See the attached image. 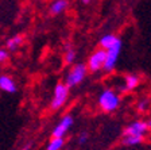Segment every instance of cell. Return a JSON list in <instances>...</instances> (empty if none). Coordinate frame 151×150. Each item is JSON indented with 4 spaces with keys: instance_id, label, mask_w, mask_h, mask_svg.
Masks as SVG:
<instances>
[{
    "instance_id": "obj_1",
    "label": "cell",
    "mask_w": 151,
    "mask_h": 150,
    "mask_svg": "<svg viewBox=\"0 0 151 150\" xmlns=\"http://www.w3.org/2000/svg\"><path fill=\"white\" fill-rule=\"evenodd\" d=\"M99 106L101 107L104 112H112V111L119 108L120 106L119 95L111 89H104L99 96Z\"/></svg>"
},
{
    "instance_id": "obj_2",
    "label": "cell",
    "mask_w": 151,
    "mask_h": 150,
    "mask_svg": "<svg viewBox=\"0 0 151 150\" xmlns=\"http://www.w3.org/2000/svg\"><path fill=\"white\" fill-rule=\"evenodd\" d=\"M120 50H122V41L119 38L116 39V42L109 46L108 49H105V61H104V65H103V69L107 70V72H111L115 69L116 66V62H117V58H119V54H120Z\"/></svg>"
},
{
    "instance_id": "obj_3",
    "label": "cell",
    "mask_w": 151,
    "mask_h": 150,
    "mask_svg": "<svg viewBox=\"0 0 151 150\" xmlns=\"http://www.w3.org/2000/svg\"><path fill=\"white\" fill-rule=\"evenodd\" d=\"M86 69L88 68L85 65H82V64H78V65L73 66L69 70L68 76H66L65 84L68 85V88L76 87V85H78L80 83H82V80H84L85 76H86Z\"/></svg>"
},
{
    "instance_id": "obj_4",
    "label": "cell",
    "mask_w": 151,
    "mask_h": 150,
    "mask_svg": "<svg viewBox=\"0 0 151 150\" xmlns=\"http://www.w3.org/2000/svg\"><path fill=\"white\" fill-rule=\"evenodd\" d=\"M68 95H69V88L66 84H57L54 88V95L53 100H51V108L58 109L66 103L68 100Z\"/></svg>"
},
{
    "instance_id": "obj_5",
    "label": "cell",
    "mask_w": 151,
    "mask_h": 150,
    "mask_svg": "<svg viewBox=\"0 0 151 150\" xmlns=\"http://www.w3.org/2000/svg\"><path fill=\"white\" fill-rule=\"evenodd\" d=\"M105 49H99L96 50L91 57H89V61H88V68L91 72H97L100 69H103V65H104V61H105Z\"/></svg>"
},
{
    "instance_id": "obj_6",
    "label": "cell",
    "mask_w": 151,
    "mask_h": 150,
    "mask_svg": "<svg viewBox=\"0 0 151 150\" xmlns=\"http://www.w3.org/2000/svg\"><path fill=\"white\" fill-rule=\"evenodd\" d=\"M148 126L147 122H142V120H136V122L131 123L129 126H127L126 130H124V135H143L147 133Z\"/></svg>"
},
{
    "instance_id": "obj_7",
    "label": "cell",
    "mask_w": 151,
    "mask_h": 150,
    "mask_svg": "<svg viewBox=\"0 0 151 150\" xmlns=\"http://www.w3.org/2000/svg\"><path fill=\"white\" fill-rule=\"evenodd\" d=\"M73 118L70 115H65L58 125L53 130V137H63L66 133L69 131V128L73 126Z\"/></svg>"
},
{
    "instance_id": "obj_8",
    "label": "cell",
    "mask_w": 151,
    "mask_h": 150,
    "mask_svg": "<svg viewBox=\"0 0 151 150\" xmlns=\"http://www.w3.org/2000/svg\"><path fill=\"white\" fill-rule=\"evenodd\" d=\"M0 91L7 92V93H15L16 92V84L12 78L7 75L0 76Z\"/></svg>"
},
{
    "instance_id": "obj_9",
    "label": "cell",
    "mask_w": 151,
    "mask_h": 150,
    "mask_svg": "<svg viewBox=\"0 0 151 150\" xmlns=\"http://www.w3.org/2000/svg\"><path fill=\"white\" fill-rule=\"evenodd\" d=\"M68 1L66 0H57V1H54L53 4H51L50 7V12L53 14V15H58V14L63 12L66 8H68Z\"/></svg>"
},
{
    "instance_id": "obj_10",
    "label": "cell",
    "mask_w": 151,
    "mask_h": 150,
    "mask_svg": "<svg viewBox=\"0 0 151 150\" xmlns=\"http://www.w3.org/2000/svg\"><path fill=\"white\" fill-rule=\"evenodd\" d=\"M23 37L22 35H15V37H12V38H9V39H7V42H6V46H7V49L8 50H16L20 45L23 43Z\"/></svg>"
},
{
    "instance_id": "obj_11",
    "label": "cell",
    "mask_w": 151,
    "mask_h": 150,
    "mask_svg": "<svg viewBox=\"0 0 151 150\" xmlns=\"http://www.w3.org/2000/svg\"><path fill=\"white\" fill-rule=\"evenodd\" d=\"M142 141H143V137L140 135H124V145L127 146H136V145H140Z\"/></svg>"
},
{
    "instance_id": "obj_12",
    "label": "cell",
    "mask_w": 151,
    "mask_h": 150,
    "mask_svg": "<svg viewBox=\"0 0 151 150\" xmlns=\"http://www.w3.org/2000/svg\"><path fill=\"white\" fill-rule=\"evenodd\" d=\"M63 143H65L63 137H53L50 143L47 145V150H60V149H62Z\"/></svg>"
},
{
    "instance_id": "obj_13",
    "label": "cell",
    "mask_w": 151,
    "mask_h": 150,
    "mask_svg": "<svg viewBox=\"0 0 151 150\" xmlns=\"http://www.w3.org/2000/svg\"><path fill=\"white\" fill-rule=\"evenodd\" d=\"M116 39L117 38L115 37V35H112V34L104 35V37L100 39V46L103 47V49H108V47L112 46V45L116 42Z\"/></svg>"
},
{
    "instance_id": "obj_14",
    "label": "cell",
    "mask_w": 151,
    "mask_h": 150,
    "mask_svg": "<svg viewBox=\"0 0 151 150\" xmlns=\"http://www.w3.org/2000/svg\"><path fill=\"white\" fill-rule=\"evenodd\" d=\"M138 84H139V78L136 77V76H134V75H129V76H127L126 77V88L127 89H135L136 87H138Z\"/></svg>"
},
{
    "instance_id": "obj_15",
    "label": "cell",
    "mask_w": 151,
    "mask_h": 150,
    "mask_svg": "<svg viewBox=\"0 0 151 150\" xmlns=\"http://www.w3.org/2000/svg\"><path fill=\"white\" fill-rule=\"evenodd\" d=\"M74 58H76V51L73 49H69L65 54V62L66 64H72L73 61H74Z\"/></svg>"
},
{
    "instance_id": "obj_16",
    "label": "cell",
    "mask_w": 151,
    "mask_h": 150,
    "mask_svg": "<svg viewBox=\"0 0 151 150\" xmlns=\"http://www.w3.org/2000/svg\"><path fill=\"white\" fill-rule=\"evenodd\" d=\"M8 59V51L6 49H0V64L6 62Z\"/></svg>"
},
{
    "instance_id": "obj_17",
    "label": "cell",
    "mask_w": 151,
    "mask_h": 150,
    "mask_svg": "<svg viewBox=\"0 0 151 150\" xmlns=\"http://www.w3.org/2000/svg\"><path fill=\"white\" fill-rule=\"evenodd\" d=\"M147 100H143V101H140V103L138 104V109L140 111V112H143V111H146V108H147Z\"/></svg>"
},
{
    "instance_id": "obj_18",
    "label": "cell",
    "mask_w": 151,
    "mask_h": 150,
    "mask_svg": "<svg viewBox=\"0 0 151 150\" xmlns=\"http://www.w3.org/2000/svg\"><path fill=\"white\" fill-rule=\"evenodd\" d=\"M86 141H88V135L85 134V133H82V134L80 135V138H78V142L82 145V143H85Z\"/></svg>"
},
{
    "instance_id": "obj_19",
    "label": "cell",
    "mask_w": 151,
    "mask_h": 150,
    "mask_svg": "<svg viewBox=\"0 0 151 150\" xmlns=\"http://www.w3.org/2000/svg\"><path fill=\"white\" fill-rule=\"evenodd\" d=\"M81 1H82L84 4H89V3H91V0H81Z\"/></svg>"
},
{
    "instance_id": "obj_20",
    "label": "cell",
    "mask_w": 151,
    "mask_h": 150,
    "mask_svg": "<svg viewBox=\"0 0 151 150\" xmlns=\"http://www.w3.org/2000/svg\"><path fill=\"white\" fill-rule=\"evenodd\" d=\"M147 126H148V128L151 130V120H150V122H147Z\"/></svg>"
}]
</instances>
